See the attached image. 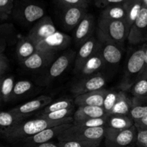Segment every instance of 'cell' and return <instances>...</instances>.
I'll return each instance as SVG.
<instances>
[{"instance_id":"obj_1","label":"cell","mask_w":147,"mask_h":147,"mask_svg":"<svg viewBox=\"0 0 147 147\" xmlns=\"http://www.w3.org/2000/svg\"><path fill=\"white\" fill-rule=\"evenodd\" d=\"M72 123H73V117L60 121H52L40 117L32 120H24L4 138L11 142H22L27 138L31 137L46 129Z\"/></svg>"},{"instance_id":"obj_2","label":"cell","mask_w":147,"mask_h":147,"mask_svg":"<svg viewBox=\"0 0 147 147\" xmlns=\"http://www.w3.org/2000/svg\"><path fill=\"white\" fill-rule=\"evenodd\" d=\"M146 45L147 44H144L129 55L125 65L123 77L119 85L121 90L125 92L130 90L135 82L143 73Z\"/></svg>"},{"instance_id":"obj_3","label":"cell","mask_w":147,"mask_h":147,"mask_svg":"<svg viewBox=\"0 0 147 147\" xmlns=\"http://www.w3.org/2000/svg\"><path fill=\"white\" fill-rule=\"evenodd\" d=\"M130 27L125 21L99 19L97 28L98 40L123 46L128 40Z\"/></svg>"},{"instance_id":"obj_4","label":"cell","mask_w":147,"mask_h":147,"mask_svg":"<svg viewBox=\"0 0 147 147\" xmlns=\"http://www.w3.org/2000/svg\"><path fill=\"white\" fill-rule=\"evenodd\" d=\"M106 127L89 128L73 124L62 132L58 136L61 141H90L101 142L104 139Z\"/></svg>"},{"instance_id":"obj_5","label":"cell","mask_w":147,"mask_h":147,"mask_svg":"<svg viewBox=\"0 0 147 147\" xmlns=\"http://www.w3.org/2000/svg\"><path fill=\"white\" fill-rule=\"evenodd\" d=\"M76 56V52L70 50L65 52L52 63L47 67V70L40 79V83L42 86H48L55 79L61 76L68 68Z\"/></svg>"},{"instance_id":"obj_6","label":"cell","mask_w":147,"mask_h":147,"mask_svg":"<svg viewBox=\"0 0 147 147\" xmlns=\"http://www.w3.org/2000/svg\"><path fill=\"white\" fill-rule=\"evenodd\" d=\"M137 129L135 125L130 129L116 130L106 127L105 144L106 147H130L135 145Z\"/></svg>"},{"instance_id":"obj_7","label":"cell","mask_w":147,"mask_h":147,"mask_svg":"<svg viewBox=\"0 0 147 147\" xmlns=\"http://www.w3.org/2000/svg\"><path fill=\"white\" fill-rule=\"evenodd\" d=\"M16 20L24 24L36 23L45 17V10L42 6L34 3L21 4L13 10Z\"/></svg>"},{"instance_id":"obj_8","label":"cell","mask_w":147,"mask_h":147,"mask_svg":"<svg viewBox=\"0 0 147 147\" xmlns=\"http://www.w3.org/2000/svg\"><path fill=\"white\" fill-rule=\"evenodd\" d=\"M71 37L65 33L56 31L53 34L36 45L37 50L56 54V53L67 48L70 44Z\"/></svg>"},{"instance_id":"obj_9","label":"cell","mask_w":147,"mask_h":147,"mask_svg":"<svg viewBox=\"0 0 147 147\" xmlns=\"http://www.w3.org/2000/svg\"><path fill=\"white\" fill-rule=\"evenodd\" d=\"M106 83V78L103 74L98 73L88 77L80 78L71 88V91L76 95L85 94L103 89Z\"/></svg>"},{"instance_id":"obj_10","label":"cell","mask_w":147,"mask_h":147,"mask_svg":"<svg viewBox=\"0 0 147 147\" xmlns=\"http://www.w3.org/2000/svg\"><path fill=\"white\" fill-rule=\"evenodd\" d=\"M128 41L130 45H136L147 41V8H142L139 17L129 30Z\"/></svg>"},{"instance_id":"obj_11","label":"cell","mask_w":147,"mask_h":147,"mask_svg":"<svg viewBox=\"0 0 147 147\" xmlns=\"http://www.w3.org/2000/svg\"><path fill=\"white\" fill-rule=\"evenodd\" d=\"M56 31L53 20L48 16H45L34 24L27 37L37 45Z\"/></svg>"},{"instance_id":"obj_12","label":"cell","mask_w":147,"mask_h":147,"mask_svg":"<svg viewBox=\"0 0 147 147\" xmlns=\"http://www.w3.org/2000/svg\"><path fill=\"white\" fill-rule=\"evenodd\" d=\"M72 124L73 123H65L45 129L42 131L23 141L24 147H33L42 144L50 142L52 139L55 137L57 138L62 132L70 127Z\"/></svg>"},{"instance_id":"obj_13","label":"cell","mask_w":147,"mask_h":147,"mask_svg":"<svg viewBox=\"0 0 147 147\" xmlns=\"http://www.w3.org/2000/svg\"><path fill=\"white\" fill-rule=\"evenodd\" d=\"M52 100H53L52 96L42 95L13 108L10 110V111L25 119L26 117L31 116L37 111L44 109L45 106L52 103Z\"/></svg>"},{"instance_id":"obj_14","label":"cell","mask_w":147,"mask_h":147,"mask_svg":"<svg viewBox=\"0 0 147 147\" xmlns=\"http://www.w3.org/2000/svg\"><path fill=\"white\" fill-rule=\"evenodd\" d=\"M55 60V54L37 50L21 64L23 67L31 71H38L47 68Z\"/></svg>"},{"instance_id":"obj_15","label":"cell","mask_w":147,"mask_h":147,"mask_svg":"<svg viewBox=\"0 0 147 147\" xmlns=\"http://www.w3.org/2000/svg\"><path fill=\"white\" fill-rule=\"evenodd\" d=\"M74 30L75 42L76 44L81 45L92 37L95 30V18L93 15L87 13Z\"/></svg>"},{"instance_id":"obj_16","label":"cell","mask_w":147,"mask_h":147,"mask_svg":"<svg viewBox=\"0 0 147 147\" xmlns=\"http://www.w3.org/2000/svg\"><path fill=\"white\" fill-rule=\"evenodd\" d=\"M105 66H106V63L103 60V56L99 49L93 56L88 59L83 63V65L76 72L80 76V78H83L99 73V71Z\"/></svg>"},{"instance_id":"obj_17","label":"cell","mask_w":147,"mask_h":147,"mask_svg":"<svg viewBox=\"0 0 147 147\" xmlns=\"http://www.w3.org/2000/svg\"><path fill=\"white\" fill-rule=\"evenodd\" d=\"M100 46L99 40H96L94 37H91L87 41L83 43L76 54L75 70L77 71L88 59L93 56L100 49Z\"/></svg>"},{"instance_id":"obj_18","label":"cell","mask_w":147,"mask_h":147,"mask_svg":"<svg viewBox=\"0 0 147 147\" xmlns=\"http://www.w3.org/2000/svg\"><path fill=\"white\" fill-rule=\"evenodd\" d=\"M88 7L76 6L64 7L63 21L66 29L70 30L75 29L87 14Z\"/></svg>"},{"instance_id":"obj_19","label":"cell","mask_w":147,"mask_h":147,"mask_svg":"<svg viewBox=\"0 0 147 147\" xmlns=\"http://www.w3.org/2000/svg\"><path fill=\"white\" fill-rule=\"evenodd\" d=\"M100 53L106 65H116L119 64L123 56V46L108 42H100Z\"/></svg>"},{"instance_id":"obj_20","label":"cell","mask_w":147,"mask_h":147,"mask_svg":"<svg viewBox=\"0 0 147 147\" xmlns=\"http://www.w3.org/2000/svg\"><path fill=\"white\" fill-rule=\"evenodd\" d=\"M107 89H100L93 92L76 96L74 103L78 106H99L103 107V101L108 92Z\"/></svg>"},{"instance_id":"obj_21","label":"cell","mask_w":147,"mask_h":147,"mask_svg":"<svg viewBox=\"0 0 147 147\" xmlns=\"http://www.w3.org/2000/svg\"><path fill=\"white\" fill-rule=\"evenodd\" d=\"M24 120H25L24 118L15 114L10 111H0V136L4 138Z\"/></svg>"},{"instance_id":"obj_22","label":"cell","mask_w":147,"mask_h":147,"mask_svg":"<svg viewBox=\"0 0 147 147\" xmlns=\"http://www.w3.org/2000/svg\"><path fill=\"white\" fill-rule=\"evenodd\" d=\"M108 115L105 112L103 107L99 106H78L73 115V121L85 120L95 118L106 117Z\"/></svg>"},{"instance_id":"obj_23","label":"cell","mask_w":147,"mask_h":147,"mask_svg":"<svg viewBox=\"0 0 147 147\" xmlns=\"http://www.w3.org/2000/svg\"><path fill=\"white\" fill-rule=\"evenodd\" d=\"M126 17L127 14L123 2L111 4L105 7L100 15V18L101 19L116 21L126 22Z\"/></svg>"},{"instance_id":"obj_24","label":"cell","mask_w":147,"mask_h":147,"mask_svg":"<svg viewBox=\"0 0 147 147\" xmlns=\"http://www.w3.org/2000/svg\"><path fill=\"white\" fill-rule=\"evenodd\" d=\"M37 51L36 45L27 36L20 39L16 47V54L20 63L25 60Z\"/></svg>"},{"instance_id":"obj_25","label":"cell","mask_w":147,"mask_h":147,"mask_svg":"<svg viewBox=\"0 0 147 147\" xmlns=\"http://www.w3.org/2000/svg\"><path fill=\"white\" fill-rule=\"evenodd\" d=\"M132 106L131 98L127 96L126 92L123 90L119 91V96H118L117 101L113 106V109L109 116L111 115H125L129 116V113L131 111Z\"/></svg>"},{"instance_id":"obj_26","label":"cell","mask_w":147,"mask_h":147,"mask_svg":"<svg viewBox=\"0 0 147 147\" xmlns=\"http://www.w3.org/2000/svg\"><path fill=\"white\" fill-rule=\"evenodd\" d=\"M132 106L129 116L136 121L147 116V96L132 97Z\"/></svg>"},{"instance_id":"obj_27","label":"cell","mask_w":147,"mask_h":147,"mask_svg":"<svg viewBox=\"0 0 147 147\" xmlns=\"http://www.w3.org/2000/svg\"><path fill=\"white\" fill-rule=\"evenodd\" d=\"M15 30L11 24L4 23L0 24V54L4 53L7 46L14 42Z\"/></svg>"},{"instance_id":"obj_28","label":"cell","mask_w":147,"mask_h":147,"mask_svg":"<svg viewBox=\"0 0 147 147\" xmlns=\"http://www.w3.org/2000/svg\"><path fill=\"white\" fill-rule=\"evenodd\" d=\"M134 126V121L129 116L115 114L109 116L106 128H110L116 130H124L130 129Z\"/></svg>"},{"instance_id":"obj_29","label":"cell","mask_w":147,"mask_h":147,"mask_svg":"<svg viewBox=\"0 0 147 147\" xmlns=\"http://www.w3.org/2000/svg\"><path fill=\"white\" fill-rule=\"evenodd\" d=\"M123 3L127 14L126 23L131 28L143 8L142 0H126Z\"/></svg>"},{"instance_id":"obj_30","label":"cell","mask_w":147,"mask_h":147,"mask_svg":"<svg viewBox=\"0 0 147 147\" xmlns=\"http://www.w3.org/2000/svg\"><path fill=\"white\" fill-rule=\"evenodd\" d=\"M14 85L15 81L13 76L3 77L0 84V99L1 103H7L11 100Z\"/></svg>"},{"instance_id":"obj_31","label":"cell","mask_w":147,"mask_h":147,"mask_svg":"<svg viewBox=\"0 0 147 147\" xmlns=\"http://www.w3.org/2000/svg\"><path fill=\"white\" fill-rule=\"evenodd\" d=\"M130 91L133 97L147 96V71L142 73L130 89Z\"/></svg>"},{"instance_id":"obj_32","label":"cell","mask_w":147,"mask_h":147,"mask_svg":"<svg viewBox=\"0 0 147 147\" xmlns=\"http://www.w3.org/2000/svg\"><path fill=\"white\" fill-rule=\"evenodd\" d=\"M75 103L73 100L68 98L60 99L57 101L52 102L50 104L42 109L40 112V115L45 114V113H51V112L56 111L63 110L65 109H70V108L74 107Z\"/></svg>"},{"instance_id":"obj_33","label":"cell","mask_w":147,"mask_h":147,"mask_svg":"<svg viewBox=\"0 0 147 147\" xmlns=\"http://www.w3.org/2000/svg\"><path fill=\"white\" fill-rule=\"evenodd\" d=\"M33 88H34V85L30 80H22L16 82L11 100H14V99L22 98V96H25L26 94L31 92Z\"/></svg>"},{"instance_id":"obj_34","label":"cell","mask_w":147,"mask_h":147,"mask_svg":"<svg viewBox=\"0 0 147 147\" xmlns=\"http://www.w3.org/2000/svg\"><path fill=\"white\" fill-rule=\"evenodd\" d=\"M75 108H70V109H63V110L56 111L51 112V113H45V114L38 115V117L43 118V119H49L52 121H60L64 120L69 117H73L75 113Z\"/></svg>"},{"instance_id":"obj_35","label":"cell","mask_w":147,"mask_h":147,"mask_svg":"<svg viewBox=\"0 0 147 147\" xmlns=\"http://www.w3.org/2000/svg\"><path fill=\"white\" fill-rule=\"evenodd\" d=\"M109 116L106 117L95 118V119H88L85 120L73 121V124L76 126H84L89 128H98V127H106L107 121Z\"/></svg>"},{"instance_id":"obj_36","label":"cell","mask_w":147,"mask_h":147,"mask_svg":"<svg viewBox=\"0 0 147 147\" xmlns=\"http://www.w3.org/2000/svg\"><path fill=\"white\" fill-rule=\"evenodd\" d=\"M100 142L90 141H61L57 144L60 147H99Z\"/></svg>"},{"instance_id":"obj_37","label":"cell","mask_w":147,"mask_h":147,"mask_svg":"<svg viewBox=\"0 0 147 147\" xmlns=\"http://www.w3.org/2000/svg\"><path fill=\"white\" fill-rule=\"evenodd\" d=\"M118 96H119V92H116L115 90H108L103 105V109H104L105 112L108 115V116L113 109L114 105L116 104Z\"/></svg>"},{"instance_id":"obj_38","label":"cell","mask_w":147,"mask_h":147,"mask_svg":"<svg viewBox=\"0 0 147 147\" xmlns=\"http://www.w3.org/2000/svg\"><path fill=\"white\" fill-rule=\"evenodd\" d=\"M14 8V0H0V20H7Z\"/></svg>"},{"instance_id":"obj_39","label":"cell","mask_w":147,"mask_h":147,"mask_svg":"<svg viewBox=\"0 0 147 147\" xmlns=\"http://www.w3.org/2000/svg\"><path fill=\"white\" fill-rule=\"evenodd\" d=\"M137 134H136V147H147V129L136 128Z\"/></svg>"},{"instance_id":"obj_40","label":"cell","mask_w":147,"mask_h":147,"mask_svg":"<svg viewBox=\"0 0 147 147\" xmlns=\"http://www.w3.org/2000/svg\"><path fill=\"white\" fill-rule=\"evenodd\" d=\"M63 7H76V6H84L88 7L90 0H57Z\"/></svg>"},{"instance_id":"obj_41","label":"cell","mask_w":147,"mask_h":147,"mask_svg":"<svg viewBox=\"0 0 147 147\" xmlns=\"http://www.w3.org/2000/svg\"><path fill=\"white\" fill-rule=\"evenodd\" d=\"M9 68V60L7 56L1 53L0 54V77L4 76V73H6Z\"/></svg>"},{"instance_id":"obj_42","label":"cell","mask_w":147,"mask_h":147,"mask_svg":"<svg viewBox=\"0 0 147 147\" xmlns=\"http://www.w3.org/2000/svg\"><path fill=\"white\" fill-rule=\"evenodd\" d=\"M126 0H95V4L98 8H103L109 5L122 3Z\"/></svg>"},{"instance_id":"obj_43","label":"cell","mask_w":147,"mask_h":147,"mask_svg":"<svg viewBox=\"0 0 147 147\" xmlns=\"http://www.w3.org/2000/svg\"><path fill=\"white\" fill-rule=\"evenodd\" d=\"M134 125L136 128L147 129V116L140 119V120H138L136 121H135Z\"/></svg>"},{"instance_id":"obj_44","label":"cell","mask_w":147,"mask_h":147,"mask_svg":"<svg viewBox=\"0 0 147 147\" xmlns=\"http://www.w3.org/2000/svg\"><path fill=\"white\" fill-rule=\"evenodd\" d=\"M33 147H60V146H59L58 144H55L50 142H47V143L42 144H40V145H37V146H33Z\"/></svg>"},{"instance_id":"obj_45","label":"cell","mask_w":147,"mask_h":147,"mask_svg":"<svg viewBox=\"0 0 147 147\" xmlns=\"http://www.w3.org/2000/svg\"><path fill=\"white\" fill-rule=\"evenodd\" d=\"M147 71V45L146 47V50H145V65H144V71Z\"/></svg>"},{"instance_id":"obj_46","label":"cell","mask_w":147,"mask_h":147,"mask_svg":"<svg viewBox=\"0 0 147 147\" xmlns=\"http://www.w3.org/2000/svg\"><path fill=\"white\" fill-rule=\"evenodd\" d=\"M142 4H143V7L147 8V0H142Z\"/></svg>"},{"instance_id":"obj_47","label":"cell","mask_w":147,"mask_h":147,"mask_svg":"<svg viewBox=\"0 0 147 147\" xmlns=\"http://www.w3.org/2000/svg\"><path fill=\"white\" fill-rule=\"evenodd\" d=\"M3 77H4V76H1V77H0V84H1V80H2ZM0 103H1V99H0Z\"/></svg>"},{"instance_id":"obj_48","label":"cell","mask_w":147,"mask_h":147,"mask_svg":"<svg viewBox=\"0 0 147 147\" xmlns=\"http://www.w3.org/2000/svg\"><path fill=\"white\" fill-rule=\"evenodd\" d=\"M130 147H134V146H130Z\"/></svg>"},{"instance_id":"obj_49","label":"cell","mask_w":147,"mask_h":147,"mask_svg":"<svg viewBox=\"0 0 147 147\" xmlns=\"http://www.w3.org/2000/svg\"><path fill=\"white\" fill-rule=\"evenodd\" d=\"M0 147H2V146H0Z\"/></svg>"}]
</instances>
